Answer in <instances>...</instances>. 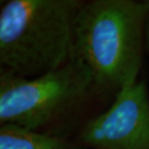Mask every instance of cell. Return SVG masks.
Instances as JSON below:
<instances>
[{
  "mask_svg": "<svg viewBox=\"0 0 149 149\" xmlns=\"http://www.w3.org/2000/svg\"><path fill=\"white\" fill-rule=\"evenodd\" d=\"M112 102L96 87L74 54L66 65L34 79L0 69V123L73 138Z\"/></svg>",
  "mask_w": 149,
  "mask_h": 149,
  "instance_id": "obj_1",
  "label": "cell"
},
{
  "mask_svg": "<svg viewBox=\"0 0 149 149\" xmlns=\"http://www.w3.org/2000/svg\"><path fill=\"white\" fill-rule=\"evenodd\" d=\"M149 0H84L74 23V54L113 102L139 79L145 47Z\"/></svg>",
  "mask_w": 149,
  "mask_h": 149,
  "instance_id": "obj_2",
  "label": "cell"
},
{
  "mask_svg": "<svg viewBox=\"0 0 149 149\" xmlns=\"http://www.w3.org/2000/svg\"><path fill=\"white\" fill-rule=\"evenodd\" d=\"M84 0H8L0 9V69L34 79L74 55V23Z\"/></svg>",
  "mask_w": 149,
  "mask_h": 149,
  "instance_id": "obj_3",
  "label": "cell"
},
{
  "mask_svg": "<svg viewBox=\"0 0 149 149\" xmlns=\"http://www.w3.org/2000/svg\"><path fill=\"white\" fill-rule=\"evenodd\" d=\"M74 139L87 149H149V94L139 79L105 111L86 123Z\"/></svg>",
  "mask_w": 149,
  "mask_h": 149,
  "instance_id": "obj_4",
  "label": "cell"
},
{
  "mask_svg": "<svg viewBox=\"0 0 149 149\" xmlns=\"http://www.w3.org/2000/svg\"><path fill=\"white\" fill-rule=\"evenodd\" d=\"M0 149H87L73 138L47 135L14 124L0 126Z\"/></svg>",
  "mask_w": 149,
  "mask_h": 149,
  "instance_id": "obj_5",
  "label": "cell"
},
{
  "mask_svg": "<svg viewBox=\"0 0 149 149\" xmlns=\"http://www.w3.org/2000/svg\"><path fill=\"white\" fill-rule=\"evenodd\" d=\"M145 47L149 52V17L146 23V29H145Z\"/></svg>",
  "mask_w": 149,
  "mask_h": 149,
  "instance_id": "obj_6",
  "label": "cell"
}]
</instances>
